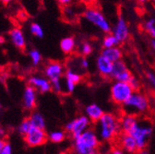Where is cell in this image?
Returning <instances> with one entry per match:
<instances>
[{
	"label": "cell",
	"mask_w": 155,
	"mask_h": 154,
	"mask_svg": "<svg viewBox=\"0 0 155 154\" xmlns=\"http://www.w3.org/2000/svg\"><path fill=\"white\" fill-rule=\"evenodd\" d=\"M121 131L119 118L112 113H104L96 122V133L100 140L111 141L119 135Z\"/></svg>",
	"instance_id": "1"
},
{
	"label": "cell",
	"mask_w": 155,
	"mask_h": 154,
	"mask_svg": "<svg viewBox=\"0 0 155 154\" xmlns=\"http://www.w3.org/2000/svg\"><path fill=\"white\" fill-rule=\"evenodd\" d=\"M100 141L96 131L89 128L73 139V149L76 154H96L99 149Z\"/></svg>",
	"instance_id": "2"
},
{
	"label": "cell",
	"mask_w": 155,
	"mask_h": 154,
	"mask_svg": "<svg viewBox=\"0 0 155 154\" xmlns=\"http://www.w3.org/2000/svg\"><path fill=\"white\" fill-rule=\"evenodd\" d=\"M126 113L138 115L144 113L149 109V100L147 96L140 91H134L128 100L122 105Z\"/></svg>",
	"instance_id": "3"
},
{
	"label": "cell",
	"mask_w": 155,
	"mask_h": 154,
	"mask_svg": "<svg viewBox=\"0 0 155 154\" xmlns=\"http://www.w3.org/2000/svg\"><path fill=\"white\" fill-rule=\"evenodd\" d=\"M83 17L88 22L97 27L103 32L109 33L112 30L106 17L99 8L95 7H89L86 8L83 12Z\"/></svg>",
	"instance_id": "4"
},
{
	"label": "cell",
	"mask_w": 155,
	"mask_h": 154,
	"mask_svg": "<svg viewBox=\"0 0 155 154\" xmlns=\"http://www.w3.org/2000/svg\"><path fill=\"white\" fill-rule=\"evenodd\" d=\"M134 92L128 82L114 80L110 88V96L112 101L119 105H123Z\"/></svg>",
	"instance_id": "5"
},
{
	"label": "cell",
	"mask_w": 155,
	"mask_h": 154,
	"mask_svg": "<svg viewBox=\"0 0 155 154\" xmlns=\"http://www.w3.org/2000/svg\"><path fill=\"white\" fill-rule=\"evenodd\" d=\"M129 134H131L132 137L135 139L139 149H146L149 139L152 134V126L148 121L140 120L138 125L133 128Z\"/></svg>",
	"instance_id": "6"
},
{
	"label": "cell",
	"mask_w": 155,
	"mask_h": 154,
	"mask_svg": "<svg viewBox=\"0 0 155 154\" xmlns=\"http://www.w3.org/2000/svg\"><path fill=\"white\" fill-rule=\"evenodd\" d=\"M91 120L85 114H81L74 118L73 120L68 122L65 126V130L69 133L71 137L74 139L89 129L91 127Z\"/></svg>",
	"instance_id": "7"
},
{
	"label": "cell",
	"mask_w": 155,
	"mask_h": 154,
	"mask_svg": "<svg viewBox=\"0 0 155 154\" xmlns=\"http://www.w3.org/2000/svg\"><path fill=\"white\" fill-rule=\"evenodd\" d=\"M48 139V135L45 129L31 126L29 132L24 135V141L29 147H38L45 144Z\"/></svg>",
	"instance_id": "8"
},
{
	"label": "cell",
	"mask_w": 155,
	"mask_h": 154,
	"mask_svg": "<svg viewBox=\"0 0 155 154\" xmlns=\"http://www.w3.org/2000/svg\"><path fill=\"white\" fill-rule=\"evenodd\" d=\"M63 75H65L64 65L58 61H50L45 67V76L51 81L61 80Z\"/></svg>",
	"instance_id": "9"
},
{
	"label": "cell",
	"mask_w": 155,
	"mask_h": 154,
	"mask_svg": "<svg viewBox=\"0 0 155 154\" xmlns=\"http://www.w3.org/2000/svg\"><path fill=\"white\" fill-rule=\"evenodd\" d=\"M112 33L116 37L120 44L126 42L129 37V28L125 18L120 16L118 17L114 26L113 27Z\"/></svg>",
	"instance_id": "10"
},
{
	"label": "cell",
	"mask_w": 155,
	"mask_h": 154,
	"mask_svg": "<svg viewBox=\"0 0 155 154\" xmlns=\"http://www.w3.org/2000/svg\"><path fill=\"white\" fill-rule=\"evenodd\" d=\"M118 142L120 147L128 154H135L139 149L135 139L129 133L121 132L118 135Z\"/></svg>",
	"instance_id": "11"
},
{
	"label": "cell",
	"mask_w": 155,
	"mask_h": 154,
	"mask_svg": "<svg viewBox=\"0 0 155 154\" xmlns=\"http://www.w3.org/2000/svg\"><path fill=\"white\" fill-rule=\"evenodd\" d=\"M29 85L32 86L37 91L41 93H47L52 90L51 81L46 77L42 76H31L28 80Z\"/></svg>",
	"instance_id": "12"
},
{
	"label": "cell",
	"mask_w": 155,
	"mask_h": 154,
	"mask_svg": "<svg viewBox=\"0 0 155 154\" xmlns=\"http://www.w3.org/2000/svg\"><path fill=\"white\" fill-rule=\"evenodd\" d=\"M81 80V75L78 73L72 68L67 69L65 72V90L68 93H71L75 90L77 84H79Z\"/></svg>",
	"instance_id": "13"
},
{
	"label": "cell",
	"mask_w": 155,
	"mask_h": 154,
	"mask_svg": "<svg viewBox=\"0 0 155 154\" xmlns=\"http://www.w3.org/2000/svg\"><path fill=\"white\" fill-rule=\"evenodd\" d=\"M37 103V90L31 85H28L23 91L22 95V104L23 107L28 110L31 111L36 107Z\"/></svg>",
	"instance_id": "14"
},
{
	"label": "cell",
	"mask_w": 155,
	"mask_h": 154,
	"mask_svg": "<svg viewBox=\"0 0 155 154\" xmlns=\"http://www.w3.org/2000/svg\"><path fill=\"white\" fill-rule=\"evenodd\" d=\"M113 62L108 60L106 57L100 54L96 59V68L99 74L104 78H111L113 71Z\"/></svg>",
	"instance_id": "15"
},
{
	"label": "cell",
	"mask_w": 155,
	"mask_h": 154,
	"mask_svg": "<svg viewBox=\"0 0 155 154\" xmlns=\"http://www.w3.org/2000/svg\"><path fill=\"white\" fill-rule=\"evenodd\" d=\"M9 40L18 49L23 50L26 47V38L24 32L19 28H13L9 31Z\"/></svg>",
	"instance_id": "16"
},
{
	"label": "cell",
	"mask_w": 155,
	"mask_h": 154,
	"mask_svg": "<svg viewBox=\"0 0 155 154\" xmlns=\"http://www.w3.org/2000/svg\"><path fill=\"white\" fill-rule=\"evenodd\" d=\"M140 119L137 117V115L126 113L119 119L120 122V128L122 132L130 133L133 128L138 125Z\"/></svg>",
	"instance_id": "17"
},
{
	"label": "cell",
	"mask_w": 155,
	"mask_h": 154,
	"mask_svg": "<svg viewBox=\"0 0 155 154\" xmlns=\"http://www.w3.org/2000/svg\"><path fill=\"white\" fill-rule=\"evenodd\" d=\"M104 113V109L97 103H91L85 108V115L91 120V122L96 123Z\"/></svg>",
	"instance_id": "18"
},
{
	"label": "cell",
	"mask_w": 155,
	"mask_h": 154,
	"mask_svg": "<svg viewBox=\"0 0 155 154\" xmlns=\"http://www.w3.org/2000/svg\"><path fill=\"white\" fill-rule=\"evenodd\" d=\"M101 54L104 55V57H106V58L108 60H110L111 62L114 63L116 61L122 59L123 52L119 46H114V47H110V48H104Z\"/></svg>",
	"instance_id": "19"
},
{
	"label": "cell",
	"mask_w": 155,
	"mask_h": 154,
	"mask_svg": "<svg viewBox=\"0 0 155 154\" xmlns=\"http://www.w3.org/2000/svg\"><path fill=\"white\" fill-rule=\"evenodd\" d=\"M60 49L61 51L65 54H69L71 53H73V51L76 48V40L75 38L72 36H68V37H65L60 41L59 44Z\"/></svg>",
	"instance_id": "20"
},
{
	"label": "cell",
	"mask_w": 155,
	"mask_h": 154,
	"mask_svg": "<svg viewBox=\"0 0 155 154\" xmlns=\"http://www.w3.org/2000/svg\"><path fill=\"white\" fill-rule=\"evenodd\" d=\"M31 126L38 127V128H42V129H45L46 126V123H45V119L44 117V115L39 113V112H32L29 117Z\"/></svg>",
	"instance_id": "21"
},
{
	"label": "cell",
	"mask_w": 155,
	"mask_h": 154,
	"mask_svg": "<svg viewBox=\"0 0 155 154\" xmlns=\"http://www.w3.org/2000/svg\"><path fill=\"white\" fill-rule=\"evenodd\" d=\"M66 139V132L64 130H53L48 134V139L53 143H61Z\"/></svg>",
	"instance_id": "22"
},
{
	"label": "cell",
	"mask_w": 155,
	"mask_h": 154,
	"mask_svg": "<svg viewBox=\"0 0 155 154\" xmlns=\"http://www.w3.org/2000/svg\"><path fill=\"white\" fill-rule=\"evenodd\" d=\"M120 43L118 42V40L116 39V37L113 34V33H107L103 40V47L104 48H110V47H114V46H118Z\"/></svg>",
	"instance_id": "23"
},
{
	"label": "cell",
	"mask_w": 155,
	"mask_h": 154,
	"mask_svg": "<svg viewBox=\"0 0 155 154\" xmlns=\"http://www.w3.org/2000/svg\"><path fill=\"white\" fill-rule=\"evenodd\" d=\"M30 31L33 36L39 38V39H42L45 35V31H44L43 27L37 22H32L30 25Z\"/></svg>",
	"instance_id": "24"
},
{
	"label": "cell",
	"mask_w": 155,
	"mask_h": 154,
	"mask_svg": "<svg viewBox=\"0 0 155 154\" xmlns=\"http://www.w3.org/2000/svg\"><path fill=\"white\" fill-rule=\"evenodd\" d=\"M127 69V65L126 63L121 59V60H118L116 61L113 64V71H112V75H111V78H114L116 75H118L119 73H121L122 71Z\"/></svg>",
	"instance_id": "25"
},
{
	"label": "cell",
	"mask_w": 155,
	"mask_h": 154,
	"mask_svg": "<svg viewBox=\"0 0 155 154\" xmlns=\"http://www.w3.org/2000/svg\"><path fill=\"white\" fill-rule=\"evenodd\" d=\"M29 56L30 59L31 61V64L35 67L40 65V63L42 62V54L40 53V51L37 49H31L29 52Z\"/></svg>",
	"instance_id": "26"
},
{
	"label": "cell",
	"mask_w": 155,
	"mask_h": 154,
	"mask_svg": "<svg viewBox=\"0 0 155 154\" xmlns=\"http://www.w3.org/2000/svg\"><path fill=\"white\" fill-rule=\"evenodd\" d=\"M144 29L149 35L155 40V18H150L144 23Z\"/></svg>",
	"instance_id": "27"
},
{
	"label": "cell",
	"mask_w": 155,
	"mask_h": 154,
	"mask_svg": "<svg viewBox=\"0 0 155 154\" xmlns=\"http://www.w3.org/2000/svg\"><path fill=\"white\" fill-rule=\"evenodd\" d=\"M31 121H30V119H29V117L28 118H25L24 120H22L21 121V123L18 125V132L21 134V135H26L28 132H29V130L31 128Z\"/></svg>",
	"instance_id": "28"
},
{
	"label": "cell",
	"mask_w": 155,
	"mask_h": 154,
	"mask_svg": "<svg viewBox=\"0 0 155 154\" xmlns=\"http://www.w3.org/2000/svg\"><path fill=\"white\" fill-rule=\"evenodd\" d=\"M133 77L132 73L128 70L126 69L124 71H122L121 73H119L118 75H116L114 78H113V80H116V81H122V82H129V80H131V78Z\"/></svg>",
	"instance_id": "29"
},
{
	"label": "cell",
	"mask_w": 155,
	"mask_h": 154,
	"mask_svg": "<svg viewBox=\"0 0 155 154\" xmlns=\"http://www.w3.org/2000/svg\"><path fill=\"white\" fill-rule=\"evenodd\" d=\"M93 51L92 45L89 42H82L80 44V53L82 56H89Z\"/></svg>",
	"instance_id": "30"
},
{
	"label": "cell",
	"mask_w": 155,
	"mask_h": 154,
	"mask_svg": "<svg viewBox=\"0 0 155 154\" xmlns=\"http://www.w3.org/2000/svg\"><path fill=\"white\" fill-rule=\"evenodd\" d=\"M146 79L149 82V84L150 85V87L155 90V73L151 72V71H148L146 73Z\"/></svg>",
	"instance_id": "31"
},
{
	"label": "cell",
	"mask_w": 155,
	"mask_h": 154,
	"mask_svg": "<svg viewBox=\"0 0 155 154\" xmlns=\"http://www.w3.org/2000/svg\"><path fill=\"white\" fill-rule=\"evenodd\" d=\"M129 85L131 86V88L134 90V91H137V90H139V89H140V80L136 78V77H132L131 78V80H129Z\"/></svg>",
	"instance_id": "32"
},
{
	"label": "cell",
	"mask_w": 155,
	"mask_h": 154,
	"mask_svg": "<svg viewBox=\"0 0 155 154\" xmlns=\"http://www.w3.org/2000/svg\"><path fill=\"white\" fill-rule=\"evenodd\" d=\"M52 84V90H54V92L59 93L62 91L63 90V84L61 80H58V81H54V82H51Z\"/></svg>",
	"instance_id": "33"
},
{
	"label": "cell",
	"mask_w": 155,
	"mask_h": 154,
	"mask_svg": "<svg viewBox=\"0 0 155 154\" xmlns=\"http://www.w3.org/2000/svg\"><path fill=\"white\" fill-rule=\"evenodd\" d=\"M90 67V63H89V60L86 58L85 56H82L81 58L80 59V67L81 69H88Z\"/></svg>",
	"instance_id": "34"
},
{
	"label": "cell",
	"mask_w": 155,
	"mask_h": 154,
	"mask_svg": "<svg viewBox=\"0 0 155 154\" xmlns=\"http://www.w3.org/2000/svg\"><path fill=\"white\" fill-rule=\"evenodd\" d=\"M110 154H128L121 147H114L112 149Z\"/></svg>",
	"instance_id": "35"
},
{
	"label": "cell",
	"mask_w": 155,
	"mask_h": 154,
	"mask_svg": "<svg viewBox=\"0 0 155 154\" xmlns=\"http://www.w3.org/2000/svg\"><path fill=\"white\" fill-rule=\"evenodd\" d=\"M0 154H12V148L11 145L8 143H6L5 147L3 148V149L0 151Z\"/></svg>",
	"instance_id": "36"
},
{
	"label": "cell",
	"mask_w": 155,
	"mask_h": 154,
	"mask_svg": "<svg viewBox=\"0 0 155 154\" xmlns=\"http://www.w3.org/2000/svg\"><path fill=\"white\" fill-rule=\"evenodd\" d=\"M73 1H74V0H56V2L59 5L63 6V7H66V6H68L70 4H72Z\"/></svg>",
	"instance_id": "37"
},
{
	"label": "cell",
	"mask_w": 155,
	"mask_h": 154,
	"mask_svg": "<svg viewBox=\"0 0 155 154\" xmlns=\"http://www.w3.org/2000/svg\"><path fill=\"white\" fill-rule=\"evenodd\" d=\"M135 154H150V152L148 151V149H138L137 152H136Z\"/></svg>",
	"instance_id": "38"
},
{
	"label": "cell",
	"mask_w": 155,
	"mask_h": 154,
	"mask_svg": "<svg viewBox=\"0 0 155 154\" xmlns=\"http://www.w3.org/2000/svg\"><path fill=\"white\" fill-rule=\"evenodd\" d=\"M5 136H6V131H5V129L2 126H0V139H3Z\"/></svg>",
	"instance_id": "39"
},
{
	"label": "cell",
	"mask_w": 155,
	"mask_h": 154,
	"mask_svg": "<svg viewBox=\"0 0 155 154\" xmlns=\"http://www.w3.org/2000/svg\"><path fill=\"white\" fill-rule=\"evenodd\" d=\"M6 143H7V142L4 140V139H0V151H1V150L3 149V148L5 147Z\"/></svg>",
	"instance_id": "40"
},
{
	"label": "cell",
	"mask_w": 155,
	"mask_h": 154,
	"mask_svg": "<svg viewBox=\"0 0 155 154\" xmlns=\"http://www.w3.org/2000/svg\"><path fill=\"white\" fill-rule=\"evenodd\" d=\"M83 1H85L86 3H89V4H94L98 1V0H83Z\"/></svg>",
	"instance_id": "41"
},
{
	"label": "cell",
	"mask_w": 155,
	"mask_h": 154,
	"mask_svg": "<svg viewBox=\"0 0 155 154\" xmlns=\"http://www.w3.org/2000/svg\"><path fill=\"white\" fill-rule=\"evenodd\" d=\"M0 2L3 3V4H6V5H8V4H9V3L11 2V0H0Z\"/></svg>",
	"instance_id": "42"
},
{
	"label": "cell",
	"mask_w": 155,
	"mask_h": 154,
	"mask_svg": "<svg viewBox=\"0 0 155 154\" xmlns=\"http://www.w3.org/2000/svg\"><path fill=\"white\" fill-rule=\"evenodd\" d=\"M5 42V39H4V37L2 35H0V44H2L3 43Z\"/></svg>",
	"instance_id": "43"
},
{
	"label": "cell",
	"mask_w": 155,
	"mask_h": 154,
	"mask_svg": "<svg viewBox=\"0 0 155 154\" xmlns=\"http://www.w3.org/2000/svg\"><path fill=\"white\" fill-rule=\"evenodd\" d=\"M151 45H152V48H153V50H154V52H155V40H154V39L151 41Z\"/></svg>",
	"instance_id": "44"
},
{
	"label": "cell",
	"mask_w": 155,
	"mask_h": 154,
	"mask_svg": "<svg viewBox=\"0 0 155 154\" xmlns=\"http://www.w3.org/2000/svg\"><path fill=\"white\" fill-rule=\"evenodd\" d=\"M137 2H139V3H140V4H142V3H145V2H147L148 0H136Z\"/></svg>",
	"instance_id": "45"
},
{
	"label": "cell",
	"mask_w": 155,
	"mask_h": 154,
	"mask_svg": "<svg viewBox=\"0 0 155 154\" xmlns=\"http://www.w3.org/2000/svg\"><path fill=\"white\" fill-rule=\"evenodd\" d=\"M96 154H103V153H100V152H97Z\"/></svg>",
	"instance_id": "46"
},
{
	"label": "cell",
	"mask_w": 155,
	"mask_h": 154,
	"mask_svg": "<svg viewBox=\"0 0 155 154\" xmlns=\"http://www.w3.org/2000/svg\"><path fill=\"white\" fill-rule=\"evenodd\" d=\"M152 2H153V3L155 4V0H152Z\"/></svg>",
	"instance_id": "47"
},
{
	"label": "cell",
	"mask_w": 155,
	"mask_h": 154,
	"mask_svg": "<svg viewBox=\"0 0 155 154\" xmlns=\"http://www.w3.org/2000/svg\"><path fill=\"white\" fill-rule=\"evenodd\" d=\"M0 108H1V105H0Z\"/></svg>",
	"instance_id": "48"
},
{
	"label": "cell",
	"mask_w": 155,
	"mask_h": 154,
	"mask_svg": "<svg viewBox=\"0 0 155 154\" xmlns=\"http://www.w3.org/2000/svg\"><path fill=\"white\" fill-rule=\"evenodd\" d=\"M82 1H83V0H82Z\"/></svg>",
	"instance_id": "49"
}]
</instances>
